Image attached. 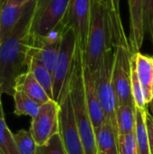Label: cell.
<instances>
[{
	"instance_id": "1",
	"label": "cell",
	"mask_w": 153,
	"mask_h": 154,
	"mask_svg": "<svg viewBox=\"0 0 153 154\" xmlns=\"http://www.w3.org/2000/svg\"><path fill=\"white\" fill-rule=\"evenodd\" d=\"M36 0H29L10 33L0 42V88L13 97L14 82L25 67Z\"/></svg>"
},
{
	"instance_id": "2",
	"label": "cell",
	"mask_w": 153,
	"mask_h": 154,
	"mask_svg": "<svg viewBox=\"0 0 153 154\" xmlns=\"http://www.w3.org/2000/svg\"><path fill=\"white\" fill-rule=\"evenodd\" d=\"M112 49L114 45L106 10L100 0H91L89 27L82 51L83 66L95 75L105 54Z\"/></svg>"
},
{
	"instance_id": "3",
	"label": "cell",
	"mask_w": 153,
	"mask_h": 154,
	"mask_svg": "<svg viewBox=\"0 0 153 154\" xmlns=\"http://www.w3.org/2000/svg\"><path fill=\"white\" fill-rule=\"evenodd\" d=\"M71 106L85 154H97L94 128L88 115L83 85L82 51L77 45L74 62L68 84Z\"/></svg>"
},
{
	"instance_id": "4",
	"label": "cell",
	"mask_w": 153,
	"mask_h": 154,
	"mask_svg": "<svg viewBox=\"0 0 153 154\" xmlns=\"http://www.w3.org/2000/svg\"><path fill=\"white\" fill-rule=\"evenodd\" d=\"M77 45L74 32L65 25L61 34L55 68L52 72V100L58 104H60L68 91V84L74 62Z\"/></svg>"
},
{
	"instance_id": "5",
	"label": "cell",
	"mask_w": 153,
	"mask_h": 154,
	"mask_svg": "<svg viewBox=\"0 0 153 154\" xmlns=\"http://www.w3.org/2000/svg\"><path fill=\"white\" fill-rule=\"evenodd\" d=\"M115 50H109L104 56L102 62L94 75L98 99L103 109L105 119L117 131L115 110L116 102L112 84V71L114 65ZM118 134V133H117Z\"/></svg>"
},
{
	"instance_id": "6",
	"label": "cell",
	"mask_w": 153,
	"mask_h": 154,
	"mask_svg": "<svg viewBox=\"0 0 153 154\" xmlns=\"http://www.w3.org/2000/svg\"><path fill=\"white\" fill-rule=\"evenodd\" d=\"M69 0H36L31 34L45 36L64 23Z\"/></svg>"
},
{
	"instance_id": "7",
	"label": "cell",
	"mask_w": 153,
	"mask_h": 154,
	"mask_svg": "<svg viewBox=\"0 0 153 154\" xmlns=\"http://www.w3.org/2000/svg\"><path fill=\"white\" fill-rule=\"evenodd\" d=\"M115 57L112 71V84L116 106L133 103L131 90V57L129 49L122 46L114 48Z\"/></svg>"
},
{
	"instance_id": "8",
	"label": "cell",
	"mask_w": 153,
	"mask_h": 154,
	"mask_svg": "<svg viewBox=\"0 0 153 154\" xmlns=\"http://www.w3.org/2000/svg\"><path fill=\"white\" fill-rule=\"evenodd\" d=\"M65 24H61L45 36L31 34L26 58L35 60L51 74L59 53L61 34Z\"/></svg>"
},
{
	"instance_id": "9",
	"label": "cell",
	"mask_w": 153,
	"mask_h": 154,
	"mask_svg": "<svg viewBox=\"0 0 153 154\" xmlns=\"http://www.w3.org/2000/svg\"><path fill=\"white\" fill-rule=\"evenodd\" d=\"M59 105V134L67 153L85 154L68 91Z\"/></svg>"
},
{
	"instance_id": "10",
	"label": "cell",
	"mask_w": 153,
	"mask_h": 154,
	"mask_svg": "<svg viewBox=\"0 0 153 154\" xmlns=\"http://www.w3.org/2000/svg\"><path fill=\"white\" fill-rule=\"evenodd\" d=\"M59 111L60 105L50 99L40 106L38 114L32 118L29 131L37 146L44 145L59 133Z\"/></svg>"
},
{
	"instance_id": "11",
	"label": "cell",
	"mask_w": 153,
	"mask_h": 154,
	"mask_svg": "<svg viewBox=\"0 0 153 154\" xmlns=\"http://www.w3.org/2000/svg\"><path fill=\"white\" fill-rule=\"evenodd\" d=\"M91 0H69L64 24L75 33L77 43L84 51L90 22Z\"/></svg>"
},
{
	"instance_id": "12",
	"label": "cell",
	"mask_w": 153,
	"mask_h": 154,
	"mask_svg": "<svg viewBox=\"0 0 153 154\" xmlns=\"http://www.w3.org/2000/svg\"><path fill=\"white\" fill-rule=\"evenodd\" d=\"M83 85H84L85 100L95 133L96 130H98L101 127V125L104 124L106 119L98 99L95 77L84 66H83Z\"/></svg>"
},
{
	"instance_id": "13",
	"label": "cell",
	"mask_w": 153,
	"mask_h": 154,
	"mask_svg": "<svg viewBox=\"0 0 153 154\" xmlns=\"http://www.w3.org/2000/svg\"><path fill=\"white\" fill-rule=\"evenodd\" d=\"M130 13V32L128 37L129 48L132 54L139 52L144 39L142 21V0H128Z\"/></svg>"
},
{
	"instance_id": "14",
	"label": "cell",
	"mask_w": 153,
	"mask_h": 154,
	"mask_svg": "<svg viewBox=\"0 0 153 154\" xmlns=\"http://www.w3.org/2000/svg\"><path fill=\"white\" fill-rule=\"evenodd\" d=\"M100 1L104 5L107 13L114 48L117 46H122L130 50L128 37L126 36L122 17H121L120 0H100Z\"/></svg>"
},
{
	"instance_id": "15",
	"label": "cell",
	"mask_w": 153,
	"mask_h": 154,
	"mask_svg": "<svg viewBox=\"0 0 153 154\" xmlns=\"http://www.w3.org/2000/svg\"><path fill=\"white\" fill-rule=\"evenodd\" d=\"M29 0H0V42L10 33Z\"/></svg>"
},
{
	"instance_id": "16",
	"label": "cell",
	"mask_w": 153,
	"mask_h": 154,
	"mask_svg": "<svg viewBox=\"0 0 153 154\" xmlns=\"http://www.w3.org/2000/svg\"><path fill=\"white\" fill-rule=\"evenodd\" d=\"M133 58L139 81L142 85L144 101L147 105L151 102V80L153 76V57L142 54L140 51L133 53Z\"/></svg>"
},
{
	"instance_id": "17",
	"label": "cell",
	"mask_w": 153,
	"mask_h": 154,
	"mask_svg": "<svg viewBox=\"0 0 153 154\" xmlns=\"http://www.w3.org/2000/svg\"><path fill=\"white\" fill-rule=\"evenodd\" d=\"M15 90L23 92L40 106L50 99L44 89L33 78L32 73L28 70L23 71L16 78L14 82V91Z\"/></svg>"
},
{
	"instance_id": "18",
	"label": "cell",
	"mask_w": 153,
	"mask_h": 154,
	"mask_svg": "<svg viewBox=\"0 0 153 154\" xmlns=\"http://www.w3.org/2000/svg\"><path fill=\"white\" fill-rule=\"evenodd\" d=\"M95 138L97 152L119 154L117 145L118 134L108 121L105 120L101 127L95 132Z\"/></svg>"
},
{
	"instance_id": "19",
	"label": "cell",
	"mask_w": 153,
	"mask_h": 154,
	"mask_svg": "<svg viewBox=\"0 0 153 154\" xmlns=\"http://www.w3.org/2000/svg\"><path fill=\"white\" fill-rule=\"evenodd\" d=\"M115 118L118 135L134 132L135 129V105L134 103L116 106Z\"/></svg>"
},
{
	"instance_id": "20",
	"label": "cell",
	"mask_w": 153,
	"mask_h": 154,
	"mask_svg": "<svg viewBox=\"0 0 153 154\" xmlns=\"http://www.w3.org/2000/svg\"><path fill=\"white\" fill-rule=\"evenodd\" d=\"M146 109L135 106V139L137 154H151V146L145 125Z\"/></svg>"
},
{
	"instance_id": "21",
	"label": "cell",
	"mask_w": 153,
	"mask_h": 154,
	"mask_svg": "<svg viewBox=\"0 0 153 154\" xmlns=\"http://www.w3.org/2000/svg\"><path fill=\"white\" fill-rule=\"evenodd\" d=\"M25 68L26 70L32 73L33 78L44 89L49 97L52 99V74L35 60L31 58H26Z\"/></svg>"
},
{
	"instance_id": "22",
	"label": "cell",
	"mask_w": 153,
	"mask_h": 154,
	"mask_svg": "<svg viewBox=\"0 0 153 154\" xmlns=\"http://www.w3.org/2000/svg\"><path fill=\"white\" fill-rule=\"evenodd\" d=\"M13 97L14 100V115L27 116L33 118L38 114L41 106L25 94L15 90Z\"/></svg>"
},
{
	"instance_id": "23",
	"label": "cell",
	"mask_w": 153,
	"mask_h": 154,
	"mask_svg": "<svg viewBox=\"0 0 153 154\" xmlns=\"http://www.w3.org/2000/svg\"><path fill=\"white\" fill-rule=\"evenodd\" d=\"M0 154H19L14 134L6 125L5 117L0 118Z\"/></svg>"
},
{
	"instance_id": "24",
	"label": "cell",
	"mask_w": 153,
	"mask_h": 154,
	"mask_svg": "<svg viewBox=\"0 0 153 154\" xmlns=\"http://www.w3.org/2000/svg\"><path fill=\"white\" fill-rule=\"evenodd\" d=\"M131 90H132V96H133V103L135 106L141 109H146L143 91H142V85L137 76L133 54L131 57Z\"/></svg>"
},
{
	"instance_id": "25",
	"label": "cell",
	"mask_w": 153,
	"mask_h": 154,
	"mask_svg": "<svg viewBox=\"0 0 153 154\" xmlns=\"http://www.w3.org/2000/svg\"><path fill=\"white\" fill-rule=\"evenodd\" d=\"M14 138L19 154H36L37 145L30 131L20 130L14 134Z\"/></svg>"
},
{
	"instance_id": "26",
	"label": "cell",
	"mask_w": 153,
	"mask_h": 154,
	"mask_svg": "<svg viewBox=\"0 0 153 154\" xmlns=\"http://www.w3.org/2000/svg\"><path fill=\"white\" fill-rule=\"evenodd\" d=\"M36 154H68L60 136V134H54L44 145L37 146Z\"/></svg>"
},
{
	"instance_id": "27",
	"label": "cell",
	"mask_w": 153,
	"mask_h": 154,
	"mask_svg": "<svg viewBox=\"0 0 153 154\" xmlns=\"http://www.w3.org/2000/svg\"><path fill=\"white\" fill-rule=\"evenodd\" d=\"M117 145L119 154H137L136 139L134 132L118 135Z\"/></svg>"
},
{
	"instance_id": "28",
	"label": "cell",
	"mask_w": 153,
	"mask_h": 154,
	"mask_svg": "<svg viewBox=\"0 0 153 154\" xmlns=\"http://www.w3.org/2000/svg\"><path fill=\"white\" fill-rule=\"evenodd\" d=\"M142 21L144 32L151 35L153 45V0H142Z\"/></svg>"
},
{
	"instance_id": "29",
	"label": "cell",
	"mask_w": 153,
	"mask_h": 154,
	"mask_svg": "<svg viewBox=\"0 0 153 154\" xmlns=\"http://www.w3.org/2000/svg\"><path fill=\"white\" fill-rule=\"evenodd\" d=\"M145 125H146L147 134L149 137L150 146L151 148L153 147V115L149 113L147 109H146V114H145Z\"/></svg>"
},
{
	"instance_id": "30",
	"label": "cell",
	"mask_w": 153,
	"mask_h": 154,
	"mask_svg": "<svg viewBox=\"0 0 153 154\" xmlns=\"http://www.w3.org/2000/svg\"><path fill=\"white\" fill-rule=\"evenodd\" d=\"M1 95H2V91H1V88H0V118L5 117L4 111H3V106H2V100H1Z\"/></svg>"
},
{
	"instance_id": "31",
	"label": "cell",
	"mask_w": 153,
	"mask_h": 154,
	"mask_svg": "<svg viewBox=\"0 0 153 154\" xmlns=\"http://www.w3.org/2000/svg\"><path fill=\"white\" fill-rule=\"evenodd\" d=\"M151 97L153 99V76H152V80H151Z\"/></svg>"
},
{
	"instance_id": "32",
	"label": "cell",
	"mask_w": 153,
	"mask_h": 154,
	"mask_svg": "<svg viewBox=\"0 0 153 154\" xmlns=\"http://www.w3.org/2000/svg\"><path fill=\"white\" fill-rule=\"evenodd\" d=\"M151 154H153V147L151 148Z\"/></svg>"
},
{
	"instance_id": "33",
	"label": "cell",
	"mask_w": 153,
	"mask_h": 154,
	"mask_svg": "<svg viewBox=\"0 0 153 154\" xmlns=\"http://www.w3.org/2000/svg\"><path fill=\"white\" fill-rule=\"evenodd\" d=\"M97 154H105V153H103V152H97Z\"/></svg>"
}]
</instances>
